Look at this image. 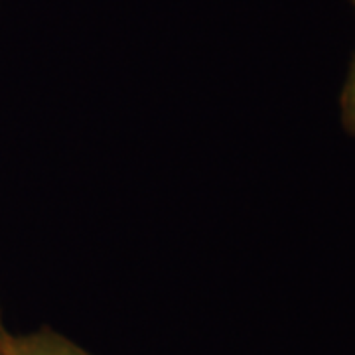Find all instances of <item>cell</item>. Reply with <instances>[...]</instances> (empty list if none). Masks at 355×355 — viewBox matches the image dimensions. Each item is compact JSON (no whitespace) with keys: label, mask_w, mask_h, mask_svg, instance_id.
Returning <instances> with one entry per match:
<instances>
[{"label":"cell","mask_w":355,"mask_h":355,"mask_svg":"<svg viewBox=\"0 0 355 355\" xmlns=\"http://www.w3.org/2000/svg\"><path fill=\"white\" fill-rule=\"evenodd\" d=\"M0 355H91L76 342L48 326L30 334H8L0 342Z\"/></svg>","instance_id":"obj_1"},{"label":"cell","mask_w":355,"mask_h":355,"mask_svg":"<svg viewBox=\"0 0 355 355\" xmlns=\"http://www.w3.org/2000/svg\"><path fill=\"white\" fill-rule=\"evenodd\" d=\"M8 334H10V331L4 328V322H2V312H0V342H2V340L8 336Z\"/></svg>","instance_id":"obj_3"},{"label":"cell","mask_w":355,"mask_h":355,"mask_svg":"<svg viewBox=\"0 0 355 355\" xmlns=\"http://www.w3.org/2000/svg\"><path fill=\"white\" fill-rule=\"evenodd\" d=\"M352 2H354V4H355V0H352Z\"/></svg>","instance_id":"obj_4"},{"label":"cell","mask_w":355,"mask_h":355,"mask_svg":"<svg viewBox=\"0 0 355 355\" xmlns=\"http://www.w3.org/2000/svg\"><path fill=\"white\" fill-rule=\"evenodd\" d=\"M340 107H342L343 128L352 137H355V55L352 60V65H349V73H347V79H345V85H343Z\"/></svg>","instance_id":"obj_2"}]
</instances>
